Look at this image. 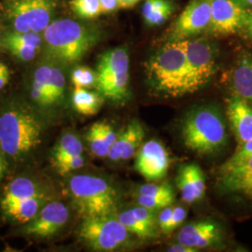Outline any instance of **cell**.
<instances>
[{
	"label": "cell",
	"instance_id": "30",
	"mask_svg": "<svg viewBox=\"0 0 252 252\" xmlns=\"http://www.w3.org/2000/svg\"><path fill=\"white\" fill-rule=\"evenodd\" d=\"M71 81L75 87L87 89L95 85V73L89 67L79 66L73 70Z\"/></svg>",
	"mask_w": 252,
	"mask_h": 252
},
{
	"label": "cell",
	"instance_id": "18",
	"mask_svg": "<svg viewBox=\"0 0 252 252\" xmlns=\"http://www.w3.org/2000/svg\"><path fill=\"white\" fill-rule=\"evenodd\" d=\"M234 94L252 106V55L242 54L235 64L232 77Z\"/></svg>",
	"mask_w": 252,
	"mask_h": 252
},
{
	"label": "cell",
	"instance_id": "32",
	"mask_svg": "<svg viewBox=\"0 0 252 252\" xmlns=\"http://www.w3.org/2000/svg\"><path fill=\"white\" fill-rule=\"evenodd\" d=\"M174 5L170 3L161 9H156L151 14L144 17L145 23L150 27H157L163 24L167 19L169 18L174 11Z\"/></svg>",
	"mask_w": 252,
	"mask_h": 252
},
{
	"label": "cell",
	"instance_id": "27",
	"mask_svg": "<svg viewBox=\"0 0 252 252\" xmlns=\"http://www.w3.org/2000/svg\"><path fill=\"white\" fill-rule=\"evenodd\" d=\"M3 44L11 54L22 61H30L34 59L39 50L33 46L27 45L23 42L14 40L8 36L4 37Z\"/></svg>",
	"mask_w": 252,
	"mask_h": 252
},
{
	"label": "cell",
	"instance_id": "35",
	"mask_svg": "<svg viewBox=\"0 0 252 252\" xmlns=\"http://www.w3.org/2000/svg\"><path fill=\"white\" fill-rule=\"evenodd\" d=\"M31 96L40 106H51L53 105L47 92L43 86L36 81H33Z\"/></svg>",
	"mask_w": 252,
	"mask_h": 252
},
{
	"label": "cell",
	"instance_id": "5",
	"mask_svg": "<svg viewBox=\"0 0 252 252\" xmlns=\"http://www.w3.org/2000/svg\"><path fill=\"white\" fill-rule=\"evenodd\" d=\"M73 203L84 219L116 215L119 194L107 180L89 175L74 176L68 182Z\"/></svg>",
	"mask_w": 252,
	"mask_h": 252
},
{
	"label": "cell",
	"instance_id": "13",
	"mask_svg": "<svg viewBox=\"0 0 252 252\" xmlns=\"http://www.w3.org/2000/svg\"><path fill=\"white\" fill-rule=\"evenodd\" d=\"M68 220V209L61 202H52L42 207L24 227V234L50 237L58 233Z\"/></svg>",
	"mask_w": 252,
	"mask_h": 252
},
{
	"label": "cell",
	"instance_id": "21",
	"mask_svg": "<svg viewBox=\"0 0 252 252\" xmlns=\"http://www.w3.org/2000/svg\"><path fill=\"white\" fill-rule=\"evenodd\" d=\"M72 103L78 113L85 116H93L98 112L103 96L82 87H75L73 92Z\"/></svg>",
	"mask_w": 252,
	"mask_h": 252
},
{
	"label": "cell",
	"instance_id": "45",
	"mask_svg": "<svg viewBox=\"0 0 252 252\" xmlns=\"http://www.w3.org/2000/svg\"><path fill=\"white\" fill-rule=\"evenodd\" d=\"M139 0H119L120 8H131L134 7Z\"/></svg>",
	"mask_w": 252,
	"mask_h": 252
},
{
	"label": "cell",
	"instance_id": "42",
	"mask_svg": "<svg viewBox=\"0 0 252 252\" xmlns=\"http://www.w3.org/2000/svg\"><path fill=\"white\" fill-rule=\"evenodd\" d=\"M243 31L247 36L252 39V9H249L248 18H247L246 25L244 27Z\"/></svg>",
	"mask_w": 252,
	"mask_h": 252
},
{
	"label": "cell",
	"instance_id": "11",
	"mask_svg": "<svg viewBox=\"0 0 252 252\" xmlns=\"http://www.w3.org/2000/svg\"><path fill=\"white\" fill-rule=\"evenodd\" d=\"M210 24V0H191L174 23L169 41H178L207 32Z\"/></svg>",
	"mask_w": 252,
	"mask_h": 252
},
{
	"label": "cell",
	"instance_id": "3",
	"mask_svg": "<svg viewBox=\"0 0 252 252\" xmlns=\"http://www.w3.org/2000/svg\"><path fill=\"white\" fill-rule=\"evenodd\" d=\"M46 54L62 63L79 62L98 40L93 28L73 20H56L43 31Z\"/></svg>",
	"mask_w": 252,
	"mask_h": 252
},
{
	"label": "cell",
	"instance_id": "16",
	"mask_svg": "<svg viewBox=\"0 0 252 252\" xmlns=\"http://www.w3.org/2000/svg\"><path fill=\"white\" fill-rule=\"evenodd\" d=\"M226 114L238 146L252 137V106L233 94L226 101Z\"/></svg>",
	"mask_w": 252,
	"mask_h": 252
},
{
	"label": "cell",
	"instance_id": "20",
	"mask_svg": "<svg viewBox=\"0 0 252 252\" xmlns=\"http://www.w3.org/2000/svg\"><path fill=\"white\" fill-rule=\"evenodd\" d=\"M38 196L43 195L36 183L28 178L20 177L7 185L0 200V206Z\"/></svg>",
	"mask_w": 252,
	"mask_h": 252
},
{
	"label": "cell",
	"instance_id": "9",
	"mask_svg": "<svg viewBox=\"0 0 252 252\" xmlns=\"http://www.w3.org/2000/svg\"><path fill=\"white\" fill-rule=\"evenodd\" d=\"M53 0H19L10 4L7 17L16 32L41 33L50 25Z\"/></svg>",
	"mask_w": 252,
	"mask_h": 252
},
{
	"label": "cell",
	"instance_id": "4",
	"mask_svg": "<svg viewBox=\"0 0 252 252\" xmlns=\"http://www.w3.org/2000/svg\"><path fill=\"white\" fill-rule=\"evenodd\" d=\"M181 136L187 149L201 155L220 152L228 135L220 112L212 107H198L187 114L181 126Z\"/></svg>",
	"mask_w": 252,
	"mask_h": 252
},
{
	"label": "cell",
	"instance_id": "7",
	"mask_svg": "<svg viewBox=\"0 0 252 252\" xmlns=\"http://www.w3.org/2000/svg\"><path fill=\"white\" fill-rule=\"evenodd\" d=\"M129 234L116 215L84 219L79 230L81 241L97 252H112L126 246Z\"/></svg>",
	"mask_w": 252,
	"mask_h": 252
},
{
	"label": "cell",
	"instance_id": "6",
	"mask_svg": "<svg viewBox=\"0 0 252 252\" xmlns=\"http://www.w3.org/2000/svg\"><path fill=\"white\" fill-rule=\"evenodd\" d=\"M103 98L124 103L129 98V55L126 48H115L99 57L95 85Z\"/></svg>",
	"mask_w": 252,
	"mask_h": 252
},
{
	"label": "cell",
	"instance_id": "28",
	"mask_svg": "<svg viewBox=\"0 0 252 252\" xmlns=\"http://www.w3.org/2000/svg\"><path fill=\"white\" fill-rule=\"evenodd\" d=\"M138 194L148 195L153 197H174V190L171 185L167 182H163L161 184L156 183H148L141 185L137 189Z\"/></svg>",
	"mask_w": 252,
	"mask_h": 252
},
{
	"label": "cell",
	"instance_id": "15",
	"mask_svg": "<svg viewBox=\"0 0 252 252\" xmlns=\"http://www.w3.org/2000/svg\"><path fill=\"white\" fill-rule=\"evenodd\" d=\"M222 231L220 226L210 220L188 223L178 234V242L196 250L207 249L221 242Z\"/></svg>",
	"mask_w": 252,
	"mask_h": 252
},
{
	"label": "cell",
	"instance_id": "40",
	"mask_svg": "<svg viewBox=\"0 0 252 252\" xmlns=\"http://www.w3.org/2000/svg\"><path fill=\"white\" fill-rule=\"evenodd\" d=\"M101 13H109L120 8L119 0H99Z\"/></svg>",
	"mask_w": 252,
	"mask_h": 252
},
{
	"label": "cell",
	"instance_id": "22",
	"mask_svg": "<svg viewBox=\"0 0 252 252\" xmlns=\"http://www.w3.org/2000/svg\"><path fill=\"white\" fill-rule=\"evenodd\" d=\"M125 136V147L122 160L126 161L135 155L144 139L145 131L142 125L134 120L123 129Z\"/></svg>",
	"mask_w": 252,
	"mask_h": 252
},
{
	"label": "cell",
	"instance_id": "10",
	"mask_svg": "<svg viewBox=\"0 0 252 252\" xmlns=\"http://www.w3.org/2000/svg\"><path fill=\"white\" fill-rule=\"evenodd\" d=\"M249 9L234 0H210V24L207 33L213 36H228L243 30Z\"/></svg>",
	"mask_w": 252,
	"mask_h": 252
},
{
	"label": "cell",
	"instance_id": "41",
	"mask_svg": "<svg viewBox=\"0 0 252 252\" xmlns=\"http://www.w3.org/2000/svg\"><path fill=\"white\" fill-rule=\"evenodd\" d=\"M167 252H198V250L194 249V248H191L189 246H186L184 244L178 243L170 246L168 249H167Z\"/></svg>",
	"mask_w": 252,
	"mask_h": 252
},
{
	"label": "cell",
	"instance_id": "38",
	"mask_svg": "<svg viewBox=\"0 0 252 252\" xmlns=\"http://www.w3.org/2000/svg\"><path fill=\"white\" fill-rule=\"evenodd\" d=\"M172 212H173V207L169 206L161 209L160 214L157 217L158 226L164 234H167V228L171 220Z\"/></svg>",
	"mask_w": 252,
	"mask_h": 252
},
{
	"label": "cell",
	"instance_id": "14",
	"mask_svg": "<svg viewBox=\"0 0 252 252\" xmlns=\"http://www.w3.org/2000/svg\"><path fill=\"white\" fill-rule=\"evenodd\" d=\"M218 181L222 191L252 200V156L230 166H221Z\"/></svg>",
	"mask_w": 252,
	"mask_h": 252
},
{
	"label": "cell",
	"instance_id": "17",
	"mask_svg": "<svg viewBox=\"0 0 252 252\" xmlns=\"http://www.w3.org/2000/svg\"><path fill=\"white\" fill-rule=\"evenodd\" d=\"M177 185L181 198L188 204H193L203 198L207 189L204 172L196 163L181 165L177 178Z\"/></svg>",
	"mask_w": 252,
	"mask_h": 252
},
{
	"label": "cell",
	"instance_id": "19",
	"mask_svg": "<svg viewBox=\"0 0 252 252\" xmlns=\"http://www.w3.org/2000/svg\"><path fill=\"white\" fill-rule=\"evenodd\" d=\"M43 203V196H38L2 205L0 207L3 214L11 221L26 224L36 216Z\"/></svg>",
	"mask_w": 252,
	"mask_h": 252
},
{
	"label": "cell",
	"instance_id": "46",
	"mask_svg": "<svg viewBox=\"0 0 252 252\" xmlns=\"http://www.w3.org/2000/svg\"><path fill=\"white\" fill-rule=\"evenodd\" d=\"M245 9L252 8V0H234Z\"/></svg>",
	"mask_w": 252,
	"mask_h": 252
},
{
	"label": "cell",
	"instance_id": "36",
	"mask_svg": "<svg viewBox=\"0 0 252 252\" xmlns=\"http://www.w3.org/2000/svg\"><path fill=\"white\" fill-rule=\"evenodd\" d=\"M124 147H125V136H124V132L122 130V132L118 134L116 140L114 141L113 144L111 145L108 151V158L111 161H115V162L122 160Z\"/></svg>",
	"mask_w": 252,
	"mask_h": 252
},
{
	"label": "cell",
	"instance_id": "24",
	"mask_svg": "<svg viewBox=\"0 0 252 252\" xmlns=\"http://www.w3.org/2000/svg\"><path fill=\"white\" fill-rule=\"evenodd\" d=\"M118 220L126 227L127 231L142 239L154 238V234L131 212L130 209L124 211L118 215Z\"/></svg>",
	"mask_w": 252,
	"mask_h": 252
},
{
	"label": "cell",
	"instance_id": "8",
	"mask_svg": "<svg viewBox=\"0 0 252 252\" xmlns=\"http://www.w3.org/2000/svg\"><path fill=\"white\" fill-rule=\"evenodd\" d=\"M182 42L189 69L190 88L192 93H195L207 84L215 74L216 47L207 38H187Z\"/></svg>",
	"mask_w": 252,
	"mask_h": 252
},
{
	"label": "cell",
	"instance_id": "12",
	"mask_svg": "<svg viewBox=\"0 0 252 252\" xmlns=\"http://www.w3.org/2000/svg\"><path fill=\"white\" fill-rule=\"evenodd\" d=\"M169 164L170 158L165 148L154 139L142 145L135 157V170L149 181L162 180Z\"/></svg>",
	"mask_w": 252,
	"mask_h": 252
},
{
	"label": "cell",
	"instance_id": "1",
	"mask_svg": "<svg viewBox=\"0 0 252 252\" xmlns=\"http://www.w3.org/2000/svg\"><path fill=\"white\" fill-rule=\"evenodd\" d=\"M148 82L156 93L171 97L192 94L182 40L169 41L145 65Z\"/></svg>",
	"mask_w": 252,
	"mask_h": 252
},
{
	"label": "cell",
	"instance_id": "39",
	"mask_svg": "<svg viewBox=\"0 0 252 252\" xmlns=\"http://www.w3.org/2000/svg\"><path fill=\"white\" fill-rule=\"evenodd\" d=\"M170 3V0H146L142 7V15L143 17H146L156 9H161Z\"/></svg>",
	"mask_w": 252,
	"mask_h": 252
},
{
	"label": "cell",
	"instance_id": "43",
	"mask_svg": "<svg viewBox=\"0 0 252 252\" xmlns=\"http://www.w3.org/2000/svg\"><path fill=\"white\" fill-rule=\"evenodd\" d=\"M3 152L0 149V181L5 177V174L7 171V162L3 157Z\"/></svg>",
	"mask_w": 252,
	"mask_h": 252
},
{
	"label": "cell",
	"instance_id": "26",
	"mask_svg": "<svg viewBox=\"0 0 252 252\" xmlns=\"http://www.w3.org/2000/svg\"><path fill=\"white\" fill-rule=\"evenodd\" d=\"M69 5L73 12L81 18H96L101 14L99 0H71Z\"/></svg>",
	"mask_w": 252,
	"mask_h": 252
},
{
	"label": "cell",
	"instance_id": "23",
	"mask_svg": "<svg viewBox=\"0 0 252 252\" xmlns=\"http://www.w3.org/2000/svg\"><path fill=\"white\" fill-rule=\"evenodd\" d=\"M82 143L76 135L71 133L64 134L54 148L52 157L53 164L80 155L82 153Z\"/></svg>",
	"mask_w": 252,
	"mask_h": 252
},
{
	"label": "cell",
	"instance_id": "29",
	"mask_svg": "<svg viewBox=\"0 0 252 252\" xmlns=\"http://www.w3.org/2000/svg\"><path fill=\"white\" fill-rule=\"evenodd\" d=\"M65 86V80L62 71L58 67L52 66V74L50 80V96L53 104L63 98Z\"/></svg>",
	"mask_w": 252,
	"mask_h": 252
},
{
	"label": "cell",
	"instance_id": "33",
	"mask_svg": "<svg viewBox=\"0 0 252 252\" xmlns=\"http://www.w3.org/2000/svg\"><path fill=\"white\" fill-rule=\"evenodd\" d=\"M83 164H84V158L81 154H80V155L73 156L71 158L65 159L62 162H57L54 164V166L61 176H64L70 172L80 169L83 166Z\"/></svg>",
	"mask_w": 252,
	"mask_h": 252
},
{
	"label": "cell",
	"instance_id": "31",
	"mask_svg": "<svg viewBox=\"0 0 252 252\" xmlns=\"http://www.w3.org/2000/svg\"><path fill=\"white\" fill-rule=\"evenodd\" d=\"M174 197H153L148 195L138 194L136 202L138 206L147 207L152 210H161L164 207H169L174 203Z\"/></svg>",
	"mask_w": 252,
	"mask_h": 252
},
{
	"label": "cell",
	"instance_id": "44",
	"mask_svg": "<svg viewBox=\"0 0 252 252\" xmlns=\"http://www.w3.org/2000/svg\"><path fill=\"white\" fill-rule=\"evenodd\" d=\"M9 80V69H7V70H5V71H3V72L0 73V90H1L2 88H4V87H5V86L8 84Z\"/></svg>",
	"mask_w": 252,
	"mask_h": 252
},
{
	"label": "cell",
	"instance_id": "34",
	"mask_svg": "<svg viewBox=\"0 0 252 252\" xmlns=\"http://www.w3.org/2000/svg\"><path fill=\"white\" fill-rule=\"evenodd\" d=\"M249 156H252V137L243 144L238 146L236 152L233 154V156L230 157L229 160H227L221 166H230Z\"/></svg>",
	"mask_w": 252,
	"mask_h": 252
},
{
	"label": "cell",
	"instance_id": "37",
	"mask_svg": "<svg viewBox=\"0 0 252 252\" xmlns=\"http://www.w3.org/2000/svg\"><path fill=\"white\" fill-rule=\"evenodd\" d=\"M186 216H187V211L184 207H173L171 220L167 228V234H170L176 228H178L185 220Z\"/></svg>",
	"mask_w": 252,
	"mask_h": 252
},
{
	"label": "cell",
	"instance_id": "2",
	"mask_svg": "<svg viewBox=\"0 0 252 252\" xmlns=\"http://www.w3.org/2000/svg\"><path fill=\"white\" fill-rule=\"evenodd\" d=\"M44 126L30 108L10 105L0 113V149L13 159H21L42 141Z\"/></svg>",
	"mask_w": 252,
	"mask_h": 252
},
{
	"label": "cell",
	"instance_id": "25",
	"mask_svg": "<svg viewBox=\"0 0 252 252\" xmlns=\"http://www.w3.org/2000/svg\"><path fill=\"white\" fill-rule=\"evenodd\" d=\"M86 138L89 143L91 152L94 153L95 156H97V157L108 156L109 147L107 144V141L102 133L99 123L94 124L93 126H91L87 135H86Z\"/></svg>",
	"mask_w": 252,
	"mask_h": 252
}]
</instances>
